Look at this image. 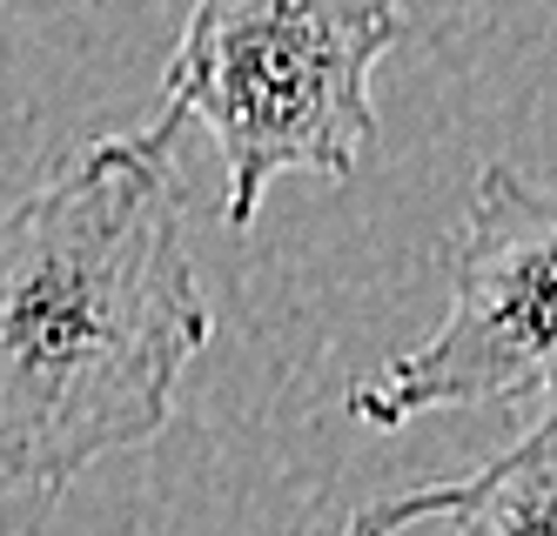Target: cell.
Listing matches in <instances>:
<instances>
[{"label":"cell","mask_w":557,"mask_h":536,"mask_svg":"<svg viewBox=\"0 0 557 536\" xmlns=\"http://www.w3.org/2000/svg\"><path fill=\"white\" fill-rule=\"evenodd\" d=\"M182 121L148 114L0 209V476L67 489L175 423L215 315L182 222Z\"/></svg>","instance_id":"1"},{"label":"cell","mask_w":557,"mask_h":536,"mask_svg":"<svg viewBox=\"0 0 557 536\" xmlns=\"http://www.w3.org/2000/svg\"><path fill=\"white\" fill-rule=\"evenodd\" d=\"M396 34L404 0H195L154 114L209 128L228 228H249L283 175H356L376 141L370 80Z\"/></svg>","instance_id":"2"},{"label":"cell","mask_w":557,"mask_h":536,"mask_svg":"<svg viewBox=\"0 0 557 536\" xmlns=\"http://www.w3.org/2000/svg\"><path fill=\"white\" fill-rule=\"evenodd\" d=\"M444 262V322L410 356L356 376L343 396L363 429L504 409L557 389V188L524 182L510 161H484Z\"/></svg>","instance_id":"3"},{"label":"cell","mask_w":557,"mask_h":536,"mask_svg":"<svg viewBox=\"0 0 557 536\" xmlns=\"http://www.w3.org/2000/svg\"><path fill=\"white\" fill-rule=\"evenodd\" d=\"M417 523H444L450 536H557V389L544 396L537 423L510 436L491 463L376 497L336 536H404Z\"/></svg>","instance_id":"4"}]
</instances>
